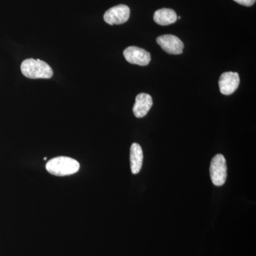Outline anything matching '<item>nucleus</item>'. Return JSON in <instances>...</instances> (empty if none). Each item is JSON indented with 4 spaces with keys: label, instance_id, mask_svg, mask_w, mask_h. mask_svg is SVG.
Instances as JSON below:
<instances>
[{
    "label": "nucleus",
    "instance_id": "1",
    "mask_svg": "<svg viewBox=\"0 0 256 256\" xmlns=\"http://www.w3.org/2000/svg\"><path fill=\"white\" fill-rule=\"evenodd\" d=\"M46 169L55 176H68L78 172L80 164L76 160L68 156H57L47 162Z\"/></svg>",
    "mask_w": 256,
    "mask_h": 256
},
{
    "label": "nucleus",
    "instance_id": "2",
    "mask_svg": "<svg viewBox=\"0 0 256 256\" xmlns=\"http://www.w3.org/2000/svg\"><path fill=\"white\" fill-rule=\"evenodd\" d=\"M22 73L26 78L32 79L50 78L53 76V70L46 62L40 60L28 58L21 65Z\"/></svg>",
    "mask_w": 256,
    "mask_h": 256
},
{
    "label": "nucleus",
    "instance_id": "3",
    "mask_svg": "<svg viewBox=\"0 0 256 256\" xmlns=\"http://www.w3.org/2000/svg\"><path fill=\"white\" fill-rule=\"evenodd\" d=\"M210 171L212 183L216 186H223L227 178L226 160L223 154H218L214 156Z\"/></svg>",
    "mask_w": 256,
    "mask_h": 256
},
{
    "label": "nucleus",
    "instance_id": "4",
    "mask_svg": "<svg viewBox=\"0 0 256 256\" xmlns=\"http://www.w3.org/2000/svg\"><path fill=\"white\" fill-rule=\"evenodd\" d=\"M130 10L127 5L119 4L106 11L104 18L110 25L122 24L129 20Z\"/></svg>",
    "mask_w": 256,
    "mask_h": 256
},
{
    "label": "nucleus",
    "instance_id": "5",
    "mask_svg": "<svg viewBox=\"0 0 256 256\" xmlns=\"http://www.w3.org/2000/svg\"><path fill=\"white\" fill-rule=\"evenodd\" d=\"M124 58L130 64L146 66L151 60L149 52L137 46H129L124 52Z\"/></svg>",
    "mask_w": 256,
    "mask_h": 256
},
{
    "label": "nucleus",
    "instance_id": "6",
    "mask_svg": "<svg viewBox=\"0 0 256 256\" xmlns=\"http://www.w3.org/2000/svg\"><path fill=\"white\" fill-rule=\"evenodd\" d=\"M156 43L169 54L178 55L183 52V42L174 35L165 34L158 37Z\"/></svg>",
    "mask_w": 256,
    "mask_h": 256
},
{
    "label": "nucleus",
    "instance_id": "7",
    "mask_svg": "<svg viewBox=\"0 0 256 256\" xmlns=\"http://www.w3.org/2000/svg\"><path fill=\"white\" fill-rule=\"evenodd\" d=\"M240 84V78L236 72H225L220 76L218 80L220 92L225 96L234 94Z\"/></svg>",
    "mask_w": 256,
    "mask_h": 256
},
{
    "label": "nucleus",
    "instance_id": "8",
    "mask_svg": "<svg viewBox=\"0 0 256 256\" xmlns=\"http://www.w3.org/2000/svg\"><path fill=\"white\" fill-rule=\"evenodd\" d=\"M152 104V98L149 94L144 92L138 94L133 106V114L138 118H142L148 114Z\"/></svg>",
    "mask_w": 256,
    "mask_h": 256
},
{
    "label": "nucleus",
    "instance_id": "9",
    "mask_svg": "<svg viewBox=\"0 0 256 256\" xmlns=\"http://www.w3.org/2000/svg\"><path fill=\"white\" fill-rule=\"evenodd\" d=\"M130 160V168L132 174H138L142 169L143 152L142 148L138 143H133L131 146Z\"/></svg>",
    "mask_w": 256,
    "mask_h": 256
},
{
    "label": "nucleus",
    "instance_id": "10",
    "mask_svg": "<svg viewBox=\"0 0 256 256\" xmlns=\"http://www.w3.org/2000/svg\"><path fill=\"white\" fill-rule=\"evenodd\" d=\"M178 20V15L173 10L163 9L158 10L154 14V21L162 26H168L176 22Z\"/></svg>",
    "mask_w": 256,
    "mask_h": 256
},
{
    "label": "nucleus",
    "instance_id": "11",
    "mask_svg": "<svg viewBox=\"0 0 256 256\" xmlns=\"http://www.w3.org/2000/svg\"><path fill=\"white\" fill-rule=\"evenodd\" d=\"M234 1L244 6H252L255 4L256 0H234Z\"/></svg>",
    "mask_w": 256,
    "mask_h": 256
},
{
    "label": "nucleus",
    "instance_id": "12",
    "mask_svg": "<svg viewBox=\"0 0 256 256\" xmlns=\"http://www.w3.org/2000/svg\"><path fill=\"white\" fill-rule=\"evenodd\" d=\"M46 159H47V158H44V160H46Z\"/></svg>",
    "mask_w": 256,
    "mask_h": 256
}]
</instances>
